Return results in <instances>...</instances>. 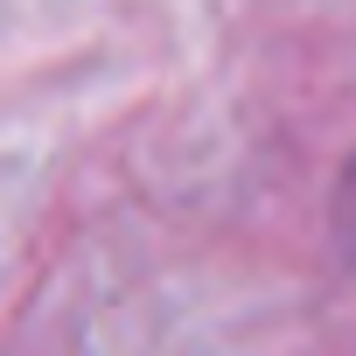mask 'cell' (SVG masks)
I'll return each mask as SVG.
<instances>
[{"label": "cell", "instance_id": "cell-1", "mask_svg": "<svg viewBox=\"0 0 356 356\" xmlns=\"http://www.w3.org/2000/svg\"><path fill=\"white\" fill-rule=\"evenodd\" d=\"M335 231H342V238H349V252H356V161H349L342 189H335Z\"/></svg>", "mask_w": 356, "mask_h": 356}]
</instances>
